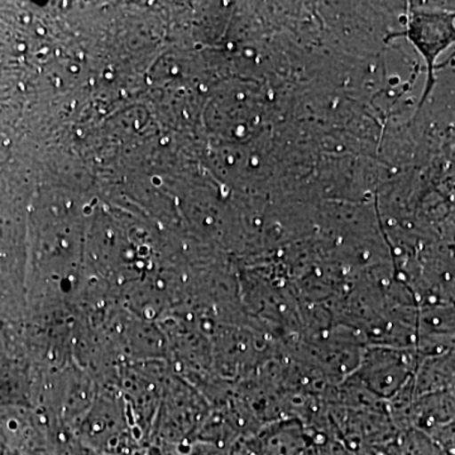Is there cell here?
<instances>
[{"label": "cell", "mask_w": 455, "mask_h": 455, "mask_svg": "<svg viewBox=\"0 0 455 455\" xmlns=\"http://www.w3.org/2000/svg\"><path fill=\"white\" fill-rule=\"evenodd\" d=\"M405 37L414 44L427 65V79L419 109L435 85L438 57L455 44V12H430L411 7L406 20V28L391 33L390 38Z\"/></svg>", "instance_id": "obj_1"}]
</instances>
